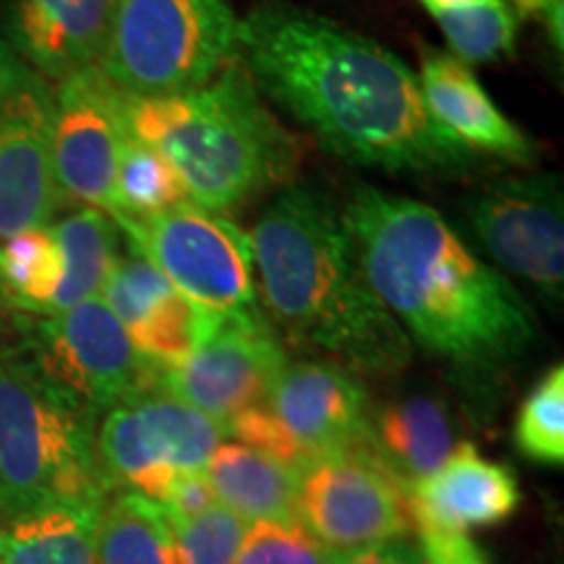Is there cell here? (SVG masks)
Returning <instances> with one entry per match:
<instances>
[{"mask_svg": "<svg viewBox=\"0 0 564 564\" xmlns=\"http://www.w3.org/2000/svg\"><path fill=\"white\" fill-rule=\"evenodd\" d=\"M236 58L259 91L345 162L455 175L476 154L434 121L419 79L392 51L333 19L264 3L238 21Z\"/></svg>", "mask_w": 564, "mask_h": 564, "instance_id": "obj_1", "label": "cell"}, {"mask_svg": "<svg viewBox=\"0 0 564 564\" xmlns=\"http://www.w3.org/2000/svg\"><path fill=\"white\" fill-rule=\"evenodd\" d=\"M343 215L371 291L408 340L468 373L502 369L531 348L535 322L523 295L434 207L358 186Z\"/></svg>", "mask_w": 564, "mask_h": 564, "instance_id": "obj_2", "label": "cell"}, {"mask_svg": "<svg viewBox=\"0 0 564 564\" xmlns=\"http://www.w3.org/2000/svg\"><path fill=\"white\" fill-rule=\"evenodd\" d=\"M251 246L264 319L280 340L350 373L405 369L413 343L371 291L343 209L327 194L285 188L259 217Z\"/></svg>", "mask_w": 564, "mask_h": 564, "instance_id": "obj_3", "label": "cell"}, {"mask_svg": "<svg viewBox=\"0 0 564 564\" xmlns=\"http://www.w3.org/2000/svg\"><path fill=\"white\" fill-rule=\"evenodd\" d=\"M123 112L129 137L171 162L188 202L207 212L241 207L299 171V147L238 58L181 95L126 97Z\"/></svg>", "mask_w": 564, "mask_h": 564, "instance_id": "obj_4", "label": "cell"}, {"mask_svg": "<svg viewBox=\"0 0 564 564\" xmlns=\"http://www.w3.org/2000/svg\"><path fill=\"white\" fill-rule=\"evenodd\" d=\"M97 421L47 382L19 343H0V520L108 499Z\"/></svg>", "mask_w": 564, "mask_h": 564, "instance_id": "obj_5", "label": "cell"}, {"mask_svg": "<svg viewBox=\"0 0 564 564\" xmlns=\"http://www.w3.org/2000/svg\"><path fill=\"white\" fill-rule=\"evenodd\" d=\"M228 0H116L97 68L126 97H167L215 79L236 61Z\"/></svg>", "mask_w": 564, "mask_h": 564, "instance_id": "obj_6", "label": "cell"}, {"mask_svg": "<svg viewBox=\"0 0 564 564\" xmlns=\"http://www.w3.org/2000/svg\"><path fill=\"white\" fill-rule=\"evenodd\" d=\"M225 426L158 384H147L97 421L95 455L112 491L162 502L175 478L204 474Z\"/></svg>", "mask_w": 564, "mask_h": 564, "instance_id": "obj_7", "label": "cell"}, {"mask_svg": "<svg viewBox=\"0 0 564 564\" xmlns=\"http://www.w3.org/2000/svg\"><path fill=\"white\" fill-rule=\"evenodd\" d=\"M131 249L165 274L175 291L215 314L257 308L251 236L228 217L181 204L141 220H112Z\"/></svg>", "mask_w": 564, "mask_h": 564, "instance_id": "obj_8", "label": "cell"}, {"mask_svg": "<svg viewBox=\"0 0 564 564\" xmlns=\"http://www.w3.org/2000/svg\"><path fill=\"white\" fill-rule=\"evenodd\" d=\"M19 345L47 382L97 419L154 379V364L139 356L102 299L19 319Z\"/></svg>", "mask_w": 564, "mask_h": 564, "instance_id": "obj_9", "label": "cell"}, {"mask_svg": "<svg viewBox=\"0 0 564 564\" xmlns=\"http://www.w3.org/2000/svg\"><path fill=\"white\" fill-rule=\"evenodd\" d=\"M295 523L333 552L345 554L403 541L413 518L408 489L361 436L301 470Z\"/></svg>", "mask_w": 564, "mask_h": 564, "instance_id": "obj_10", "label": "cell"}, {"mask_svg": "<svg viewBox=\"0 0 564 564\" xmlns=\"http://www.w3.org/2000/svg\"><path fill=\"white\" fill-rule=\"evenodd\" d=\"M285 366L282 340L264 314L253 308L223 314L186 361L167 369L154 366L152 382L228 426L241 413L267 403Z\"/></svg>", "mask_w": 564, "mask_h": 564, "instance_id": "obj_11", "label": "cell"}, {"mask_svg": "<svg viewBox=\"0 0 564 564\" xmlns=\"http://www.w3.org/2000/svg\"><path fill=\"white\" fill-rule=\"evenodd\" d=\"M468 223L497 264L560 306L564 295V196L554 173L510 178L468 204Z\"/></svg>", "mask_w": 564, "mask_h": 564, "instance_id": "obj_12", "label": "cell"}, {"mask_svg": "<svg viewBox=\"0 0 564 564\" xmlns=\"http://www.w3.org/2000/svg\"><path fill=\"white\" fill-rule=\"evenodd\" d=\"M126 95L100 68L68 76L53 95V167L63 202L112 217L116 175L129 141Z\"/></svg>", "mask_w": 564, "mask_h": 564, "instance_id": "obj_13", "label": "cell"}, {"mask_svg": "<svg viewBox=\"0 0 564 564\" xmlns=\"http://www.w3.org/2000/svg\"><path fill=\"white\" fill-rule=\"evenodd\" d=\"M51 121L53 91L32 74L0 108V241L24 230L51 228L63 207Z\"/></svg>", "mask_w": 564, "mask_h": 564, "instance_id": "obj_14", "label": "cell"}, {"mask_svg": "<svg viewBox=\"0 0 564 564\" xmlns=\"http://www.w3.org/2000/svg\"><path fill=\"white\" fill-rule=\"evenodd\" d=\"M264 411L280 429L299 470L356 444L369 421L364 384L356 373L329 361L288 364Z\"/></svg>", "mask_w": 564, "mask_h": 564, "instance_id": "obj_15", "label": "cell"}, {"mask_svg": "<svg viewBox=\"0 0 564 564\" xmlns=\"http://www.w3.org/2000/svg\"><path fill=\"white\" fill-rule=\"evenodd\" d=\"M518 505L520 489L512 470L486 460L470 442L457 444L432 476L408 489V510L419 531L468 533L502 523Z\"/></svg>", "mask_w": 564, "mask_h": 564, "instance_id": "obj_16", "label": "cell"}, {"mask_svg": "<svg viewBox=\"0 0 564 564\" xmlns=\"http://www.w3.org/2000/svg\"><path fill=\"white\" fill-rule=\"evenodd\" d=\"M116 0H13L11 37L42 82H66L97 66Z\"/></svg>", "mask_w": 564, "mask_h": 564, "instance_id": "obj_17", "label": "cell"}, {"mask_svg": "<svg viewBox=\"0 0 564 564\" xmlns=\"http://www.w3.org/2000/svg\"><path fill=\"white\" fill-rule=\"evenodd\" d=\"M415 79L434 121L474 154L486 152L510 162L533 158L531 139L494 105L474 70L455 55L423 51Z\"/></svg>", "mask_w": 564, "mask_h": 564, "instance_id": "obj_18", "label": "cell"}, {"mask_svg": "<svg viewBox=\"0 0 564 564\" xmlns=\"http://www.w3.org/2000/svg\"><path fill=\"white\" fill-rule=\"evenodd\" d=\"M301 470L238 442H223L209 457L207 478L217 505L246 523H295Z\"/></svg>", "mask_w": 564, "mask_h": 564, "instance_id": "obj_19", "label": "cell"}, {"mask_svg": "<svg viewBox=\"0 0 564 564\" xmlns=\"http://www.w3.org/2000/svg\"><path fill=\"white\" fill-rule=\"evenodd\" d=\"M364 440L405 489L432 476L455 449L447 411L434 398H405L366 421Z\"/></svg>", "mask_w": 564, "mask_h": 564, "instance_id": "obj_20", "label": "cell"}, {"mask_svg": "<svg viewBox=\"0 0 564 564\" xmlns=\"http://www.w3.org/2000/svg\"><path fill=\"white\" fill-rule=\"evenodd\" d=\"M102 502L51 505L0 520V564H97Z\"/></svg>", "mask_w": 564, "mask_h": 564, "instance_id": "obj_21", "label": "cell"}, {"mask_svg": "<svg viewBox=\"0 0 564 564\" xmlns=\"http://www.w3.org/2000/svg\"><path fill=\"white\" fill-rule=\"evenodd\" d=\"M51 228L63 259V278L51 303V314H58L76 303L100 299L118 257V225L100 209L82 207Z\"/></svg>", "mask_w": 564, "mask_h": 564, "instance_id": "obj_22", "label": "cell"}, {"mask_svg": "<svg viewBox=\"0 0 564 564\" xmlns=\"http://www.w3.org/2000/svg\"><path fill=\"white\" fill-rule=\"evenodd\" d=\"M97 564H175L173 531L158 502L137 491H112L95 531Z\"/></svg>", "mask_w": 564, "mask_h": 564, "instance_id": "obj_23", "label": "cell"}, {"mask_svg": "<svg viewBox=\"0 0 564 564\" xmlns=\"http://www.w3.org/2000/svg\"><path fill=\"white\" fill-rule=\"evenodd\" d=\"M63 278V259L53 228L17 232L0 241V301L32 316L51 314Z\"/></svg>", "mask_w": 564, "mask_h": 564, "instance_id": "obj_24", "label": "cell"}, {"mask_svg": "<svg viewBox=\"0 0 564 564\" xmlns=\"http://www.w3.org/2000/svg\"><path fill=\"white\" fill-rule=\"evenodd\" d=\"M112 220H141L188 202L181 175L158 150L129 137L118 162Z\"/></svg>", "mask_w": 564, "mask_h": 564, "instance_id": "obj_25", "label": "cell"}, {"mask_svg": "<svg viewBox=\"0 0 564 564\" xmlns=\"http://www.w3.org/2000/svg\"><path fill=\"white\" fill-rule=\"evenodd\" d=\"M432 17L453 47L455 58L465 66L497 61L514 51L520 19L507 0H476L434 11Z\"/></svg>", "mask_w": 564, "mask_h": 564, "instance_id": "obj_26", "label": "cell"}, {"mask_svg": "<svg viewBox=\"0 0 564 564\" xmlns=\"http://www.w3.org/2000/svg\"><path fill=\"white\" fill-rule=\"evenodd\" d=\"M514 447L541 465L564 463V369L554 366L528 392L514 421Z\"/></svg>", "mask_w": 564, "mask_h": 564, "instance_id": "obj_27", "label": "cell"}, {"mask_svg": "<svg viewBox=\"0 0 564 564\" xmlns=\"http://www.w3.org/2000/svg\"><path fill=\"white\" fill-rule=\"evenodd\" d=\"M167 523L173 531L175 564H232L249 531L246 520L220 505L196 518Z\"/></svg>", "mask_w": 564, "mask_h": 564, "instance_id": "obj_28", "label": "cell"}, {"mask_svg": "<svg viewBox=\"0 0 564 564\" xmlns=\"http://www.w3.org/2000/svg\"><path fill=\"white\" fill-rule=\"evenodd\" d=\"M337 556L299 523H251L232 564H335Z\"/></svg>", "mask_w": 564, "mask_h": 564, "instance_id": "obj_29", "label": "cell"}, {"mask_svg": "<svg viewBox=\"0 0 564 564\" xmlns=\"http://www.w3.org/2000/svg\"><path fill=\"white\" fill-rule=\"evenodd\" d=\"M217 505L215 494H212L207 478L204 474H183L175 478L167 489L165 499L160 507L165 512L167 520H188L196 514L212 510Z\"/></svg>", "mask_w": 564, "mask_h": 564, "instance_id": "obj_30", "label": "cell"}, {"mask_svg": "<svg viewBox=\"0 0 564 564\" xmlns=\"http://www.w3.org/2000/svg\"><path fill=\"white\" fill-rule=\"evenodd\" d=\"M423 564H489L468 533L421 531Z\"/></svg>", "mask_w": 564, "mask_h": 564, "instance_id": "obj_31", "label": "cell"}, {"mask_svg": "<svg viewBox=\"0 0 564 564\" xmlns=\"http://www.w3.org/2000/svg\"><path fill=\"white\" fill-rule=\"evenodd\" d=\"M518 19H533L546 32L549 45L562 58L564 53V0H512Z\"/></svg>", "mask_w": 564, "mask_h": 564, "instance_id": "obj_32", "label": "cell"}, {"mask_svg": "<svg viewBox=\"0 0 564 564\" xmlns=\"http://www.w3.org/2000/svg\"><path fill=\"white\" fill-rule=\"evenodd\" d=\"M408 549V541H390L369 549H356L337 556L335 564H400Z\"/></svg>", "mask_w": 564, "mask_h": 564, "instance_id": "obj_33", "label": "cell"}, {"mask_svg": "<svg viewBox=\"0 0 564 564\" xmlns=\"http://www.w3.org/2000/svg\"><path fill=\"white\" fill-rule=\"evenodd\" d=\"M26 76H30V70H26L24 63L0 42V108L9 102V97L24 84Z\"/></svg>", "mask_w": 564, "mask_h": 564, "instance_id": "obj_34", "label": "cell"}, {"mask_svg": "<svg viewBox=\"0 0 564 564\" xmlns=\"http://www.w3.org/2000/svg\"><path fill=\"white\" fill-rule=\"evenodd\" d=\"M426 6L429 13L434 11H444V9H453V6H463V3H476V0H421Z\"/></svg>", "mask_w": 564, "mask_h": 564, "instance_id": "obj_35", "label": "cell"}, {"mask_svg": "<svg viewBox=\"0 0 564 564\" xmlns=\"http://www.w3.org/2000/svg\"><path fill=\"white\" fill-rule=\"evenodd\" d=\"M400 564H423L421 549H419V546H413V544H408L405 554H403V562H400Z\"/></svg>", "mask_w": 564, "mask_h": 564, "instance_id": "obj_36", "label": "cell"}, {"mask_svg": "<svg viewBox=\"0 0 564 564\" xmlns=\"http://www.w3.org/2000/svg\"><path fill=\"white\" fill-rule=\"evenodd\" d=\"M0 306H3V301H0Z\"/></svg>", "mask_w": 564, "mask_h": 564, "instance_id": "obj_37", "label": "cell"}]
</instances>
